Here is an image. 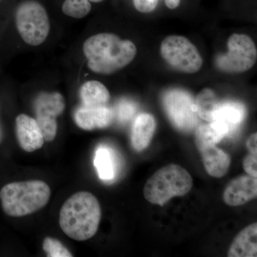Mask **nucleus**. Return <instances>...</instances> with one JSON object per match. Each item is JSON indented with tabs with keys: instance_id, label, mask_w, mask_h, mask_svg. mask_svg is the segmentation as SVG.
Segmentation results:
<instances>
[{
	"instance_id": "1a4fd4ad",
	"label": "nucleus",
	"mask_w": 257,
	"mask_h": 257,
	"mask_svg": "<svg viewBox=\"0 0 257 257\" xmlns=\"http://www.w3.org/2000/svg\"><path fill=\"white\" fill-rule=\"evenodd\" d=\"M36 121L41 128L45 141L55 140L57 133V118L65 109L64 96L59 92H43L35 102Z\"/></svg>"
},
{
	"instance_id": "dca6fc26",
	"label": "nucleus",
	"mask_w": 257,
	"mask_h": 257,
	"mask_svg": "<svg viewBox=\"0 0 257 257\" xmlns=\"http://www.w3.org/2000/svg\"><path fill=\"white\" fill-rule=\"evenodd\" d=\"M156 127L155 117L148 113L140 114L135 119L132 130V145L136 151H143L149 146Z\"/></svg>"
},
{
	"instance_id": "9d476101",
	"label": "nucleus",
	"mask_w": 257,
	"mask_h": 257,
	"mask_svg": "<svg viewBox=\"0 0 257 257\" xmlns=\"http://www.w3.org/2000/svg\"><path fill=\"white\" fill-rule=\"evenodd\" d=\"M256 177L243 175L233 179L227 184L223 194V200L231 207H239L256 199Z\"/></svg>"
},
{
	"instance_id": "393cba45",
	"label": "nucleus",
	"mask_w": 257,
	"mask_h": 257,
	"mask_svg": "<svg viewBox=\"0 0 257 257\" xmlns=\"http://www.w3.org/2000/svg\"><path fill=\"white\" fill-rule=\"evenodd\" d=\"M159 0H134L135 8L140 13H151L158 5Z\"/></svg>"
},
{
	"instance_id": "5701e85b",
	"label": "nucleus",
	"mask_w": 257,
	"mask_h": 257,
	"mask_svg": "<svg viewBox=\"0 0 257 257\" xmlns=\"http://www.w3.org/2000/svg\"><path fill=\"white\" fill-rule=\"evenodd\" d=\"M136 111V106L133 102L128 100H121L118 104L116 109L118 119L121 122H126L133 117Z\"/></svg>"
},
{
	"instance_id": "6ab92c4d",
	"label": "nucleus",
	"mask_w": 257,
	"mask_h": 257,
	"mask_svg": "<svg viewBox=\"0 0 257 257\" xmlns=\"http://www.w3.org/2000/svg\"><path fill=\"white\" fill-rule=\"evenodd\" d=\"M215 92L212 89L205 88L198 94L195 101L197 114L201 119L211 122L214 114L220 105Z\"/></svg>"
},
{
	"instance_id": "20e7f679",
	"label": "nucleus",
	"mask_w": 257,
	"mask_h": 257,
	"mask_svg": "<svg viewBox=\"0 0 257 257\" xmlns=\"http://www.w3.org/2000/svg\"><path fill=\"white\" fill-rule=\"evenodd\" d=\"M192 186L190 174L181 166L171 164L148 179L144 187V196L151 204L162 207L172 198L188 194Z\"/></svg>"
},
{
	"instance_id": "4468645a",
	"label": "nucleus",
	"mask_w": 257,
	"mask_h": 257,
	"mask_svg": "<svg viewBox=\"0 0 257 257\" xmlns=\"http://www.w3.org/2000/svg\"><path fill=\"white\" fill-rule=\"evenodd\" d=\"M203 163L208 174L215 178H221L227 173L231 165V157L214 144L198 147Z\"/></svg>"
},
{
	"instance_id": "f03ea898",
	"label": "nucleus",
	"mask_w": 257,
	"mask_h": 257,
	"mask_svg": "<svg viewBox=\"0 0 257 257\" xmlns=\"http://www.w3.org/2000/svg\"><path fill=\"white\" fill-rule=\"evenodd\" d=\"M99 201L92 193L79 192L61 208L60 225L64 234L76 241H86L95 235L101 221Z\"/></svg>"
},
{
	"instance_id": "6e6552de",
	"label": "nucleus",
	"mask_w": 257,
	"mask_h": 257,
	"mask_svg": "<svg viewBox=\"0 0 257 257\" xmlns=\"http://www.w3.org/2000/svg\"><path fill=\"white\" fill-rule=\"evenodd\" d=\"M163 105L171 122L182 133H190L197 127L199 119L195 101L189 93L171 89L164 94Z\"/></svg>"
},
{
	"instance_id": "0eeeda50",
	"label": "nucleus",
	"mask_w": 257,
	"mask_h": 257,
	"mask_svg": "<svg viewBox=\"0 0 257 257\" xmlns=\"http://www.w3.org/2000/svg\"><path fill=\"white\" fill-rule=\"evenodd\" d=\"M161 54L171 67L179 72L193 74L202 68L203 60L199 51L186 37H166L161 45Z\"/></svg>"
},
{
	"instance_id": "f8f14e48",
	"label": "nucleus",
	"mask_w": 257,
	"mask_h": 257,
	"mask_svg": "<svg viewBox=\"0 0 257 257\" xmlns=\"http://www.w3.org/2000/svg\"><path fill=\"white\" fill-rule=\"evenodd\" d=\"M114 111L107 106H81L74 113V121L79 128L91 131L107 127L114 119Z\"/></svg>"
},
{
	"instance_id": "39448f33",
	"label": "nucleus",
	"mask_w": 257,
	"mask_h": 257,
	"mask_svg": "<svg viewBox=\"0 0 257 257\" xmlns=\"http://www.w3.org/2000/svg\"><path fill=\"white\" fill-rule=\"evenodd\" d=\"M16 27L23 41L30 46L45 42L50 31V22L43 5L35 0H25L18 5Z\"/></svg>"
},
{
	"instance_id": "f257e3e1",
	"label": "nucleus",
	"mask_w": 257,
	"mask_h": 257,
	"mask_svg": "<svg viewBox=\"0 0 257 257\" xmlns=\"http://www.w3.org/2000/svg\"><path fill=\"white\" fill-rule=\"evenodd\" d=\"M83 52L93 72L111 74L126 67L137 55L133 42L112 33L96 34L84 42Z\"/></svg>"
},
{
	"instance_id": "7ed1b4c3",
	"label": "nucleus",
	"mask_w": 257,
	"mask_h": 257,
	"mask_svg": "<svg viewBox=\"0 0 257 257\" xmlns=\"http://www.w3.org/2000/svg\"><path fill=\"white\" fill-rule=\"evenodd\" d=\"M50 195V187L40 180L13 182L0 191L3 210L13 217L29 215L40 210L47 205Z\"/></svg>"
},
{
	"instance_id": "9b49d317",
	"label": "nucleus",
	"mask_w": 257,
	"mask_h": 257,
	"mask_svg": "<svg viewBox=\"0 0 257 257\" xmlns=\"http://www.w3.org/2000/svg\"><path fill=\"white\" fill-rule=\"evenodd\" d=\"M16 135L23 150L32 152L40 150L45 143V138L36 119L25 114L16 118Z\"/></svg>"
},
{
	"instance_id": "2eb2a0df",
	"label": "nucleus",
	"mask_w": 257,
	"mask_h": 257,
	"mask_svg": "<svg viewBox=\"0 0 257 257\" xmlns=\"http://www.w3.org/2000/svg\"><path fill=\"white\" fill-rule=\"evenodd\" d=\"M257 223L248 225L236 235L228 251V257L257 256Z\"/></svg>"
},
{
	"instance_id": "ddd939ff",
	"label": "nucleus",
	"mask_w": 257,
	"mask_h": 257,
	"mask_svg": "<svg viewBox=\"0 0 257 257\" xmlns=\"http://www.w3.org/2000/svg\"><path fill=\"white\" fill-rule=\"evenodd\" d=\"M246 115V109L242 104L236 101L221 103L212 121L224 134V137L236 133L242 124Z\"/></svg>"
},
{
	"instance_id": "a878e982",
	"label": "nucleus",
	"mask_w": 257,
	"mask_h": 257,
	"mask_svg": "<svg viewBox=\"0 0 257 257\" xmlns=\"http://www.w3.org/2000/svg\"><path fill=\"white\" fill-rule=\"evenodd\" d=\"M246 147L250 153L257 155V134H252L246 141Z\"/></svg>"
},
{
	"instance_id": "412c9836",
	"label": "nucleus",
	"mask_w": 257,
	"mask_h": 257,
	"mask_svg": "<svg viewBox=\"0 0 257 257\" xmlns=\"http://www.w3.org/2000/svg\"><path fill=\"white\" fill-rule=\"evenodd\" d=\"M102 1L104 0H65L62 5V12L71 18L82 19L90 13V2L99 3Z\"/></svg>"
},
{
	"instance_id": "aec40b11",
	"label": "nucleus",
	"mask_w": 257,
	"mask_h": 257,
	"mask_svg": "<svg viewBox=\"0 0 257 257\" xmlns=\"http://www.w3.org/2000/svg\"><path fill=\"white\" fill-rule=\"evenodd\" d=\"M224 138V135L213 121L209 124L200 125L196 130L195 141L197 147L209 144L216 145Z\"/></svg>"
},
{
	"instance_id": "a211bd4d",
	"label": "nucleus",
	"mask_w": 257,
	"mask_h": 257,
	"mask_svg": "<svg viewBox=\"0 0 257 257\" xmlns=\"http://www.w3.org/2000/svg\"><path fill=\"white\" fill-rule=\"evenodd\" d=\"M79 94L83 106H106L110 100L109 91L102 83L98 81H87L83 84Z\"/></svg>"
},
{
	"instance_id": "4be33fe9",
	"label": "nucleus",
	"mask_w": 257,
	"mask_h": 257,
	"mask_svg": "<svg viewBox=\"0 0 257 257\" xmlns=\"http://www.w3.org/2000/svg\"><path fill=\"white\" fill-rule=\"evenodd\" d=\"M43 249L50 257H72V254L65 246L53 238L46 237L43 241Z\"/></svg>"
},
{
	"instance_id": "423d86ee",
	"label": "nucleus",
	"mask_w": 257,
	"mask_h": 257,
	"mask_svg": "<svg viewBox=\"0 0 257 257\" xmlns=\"http://www.w3.org/2000/svg\"><path fill=\"white\" fill-rule=\"evenodd\" d=\"M227 47V53L216 57V68L226 73H241L252 68L256 62L257 50L251 37L233 34L228 40Z\"/></svg>"
},
{
	"instance_id": "b1692460",
	"label": "nucleus",
	"mask_w": 257,
	"mask_h": 257,
	"mask_svg": "<svg viewBox=\"0 0 257 257\" xmlns=\"http://www.w3.org/2000/svg\"><path fill=\"white\" fill-rule=\"evenodd\" d=\"M243 168L248 175L257 177V155L249 153L243 161Z\"/></svg>"
},
{
	"instance_id": "f3484780",
	"label": "nucleus",
	"mask_w": 257,
	"mask_h": 257,
	"mask_svg": "<svg viewBox=\"0 0 257 257\" xmlns=\"http://www.w3.org/2000/svg\"><path fill=\"white\" fill-rule=\"evenodd\" d=\"M94 165L99 178L105 182H111L117 175L118 164L116 153L110 147L100 145L96 149Z\"/></svg>"
},
{
	"instance_id": "bb28decb",
	"label": "nucleus",
	"mask_w": 257,
	"mask_h": 257,
	"mask_svg": "<svg viewBox=\"0 0 257 257\" xmlns=\"http://www.w3.org/2000/svg\"><path fill=\"white\" fill-rule=\"evenodd\" d=\"M165 4L169 9H176L180 4V0H165Z\"/></svg>"
},
{
	"instance_id": "cd10ccee",
	"label": "nucleus",
	"mask_w": 257,
	"mask_h": 257,
	"mask_svg": "<svg viewBox=\"0 0 257 257\" xmlns=\"http://www.w3.org/2000/svg\"><path fill=\"white\" fill-rule=\"evenodd\" d=\"M3 128H2L1 124H0V143H1V142L3 141Z\"/></svg>"
}]
</instances>
